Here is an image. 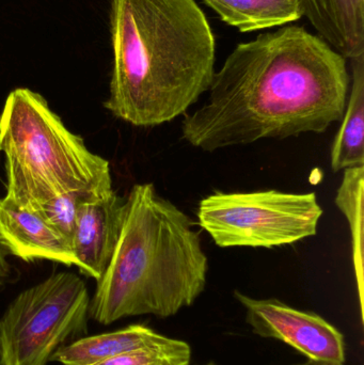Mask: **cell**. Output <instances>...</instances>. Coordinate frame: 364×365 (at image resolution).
<instances>
[{"instance_id":"1","label":"cell","mask_w":364,"mask_h":365,"mask_svg":"<svg viewBox=\"0 0 364 365\" xmlns=\"http://www.w3.org/2000/svg\"><path fill=\"white\" fill-rule=\"evenodd\" d=\"M350 86L342 53L306 28L282 26L235 47L214 75L207 102L186 115L182 136L214 152L322 134L343 118Z\"/></svg>"},{"instance_id":"2","label":"cell","mask_w":364,"mask_h":365,"mask_svg":"<svg viewBox=\"0 0 364 365\" xmlns=\"http://www.w3.org/2000/svg\"><path fill=\"white\" fill-rule=\"evenodd\" d=\"M113 46L104 107L139 128L169 123L209 91L213 30L196 0H111Z\"/></svg>"},{"instance_id":"3","label":"cell","mask_w":364,"mask_h":365,"mask_svg":"<svg viewBox=\"0 0 364 365\" xmlns=\"http://www.w3.org/2000/svg\"><path fill=\"white\" fill-rule=\"evenodd\" d=\"M207 272L209 259L189 217L160 197L152 182L134 185L89 317L102 325L139 315L168 319L194 304L207 287Z\"/></svg>"},{"instance_id":"4","label":"cell","mask_w":364,"mask_h":365,"mask_svg":"<svg viewBox=\"0 0 364 365\" xmlns=\"http://www.w3.org/2000/svg\"><path fill=\"white\" fill-rule=\"evenodd\" d=\"M4 156V197L21 210L38 212L59 195L113 190L108 160L92 153L41 94L17 88L0 115Z\"/></svg>"},{"instance_id":"5","label":"cell","mask_w":364,"mask_h":365,"mask_svg":"<svg viewBox=\"0 0 364 365\" xmlns=\"http://www.w3.org/2000/svg\"><path fill=\"white\" fill-rule=\"evenodd\" d=\"M91 298L73 272L51 274L19 293L0 317V365H47L88 331Z\"/></svg>"},{"instance_id":"6","label":"cell","mask_w":364,"mask_h":365,"mask_svg":"<svg viewBox=\"0 0 364 365\" xmlns=\"http://www.w3.org/2000/svg\"><path fill=\"white\" fill-rule=\"evenodd\" d=\"M323 215L314 192H215L203 197L198 223L220 248H274L316 235Z\"/></svg>"},{"instance_id":"7","label":"cell","mask_w":364,"mask_h":365,"mask_svg":"<svg viewBox=\"0 0 364 365\" xmlns=\"http://www.w3.org/2000/svg\"><path fill=\"white\" fill-rule=\"evenodd\" d=\"M234 296L245 309L246 323L256 336L286 343L310 361L345 364L343 334L320 315L297 310L274 298L256 299L239 291Z\"/></svg>"},{"instance_id":"8","label":"cell","mask_w":364,"mask_h":365,"mask_svg":"<svg viewBox=\"0 0 364 365\" xmlns=\"http://www.w3.org/2000/svg\"><path fill=\"white\" fill-rule=\"evenodd\" d=\"M124 204L113 189L79 207L72 248L85 276L98 281L106 270L119 240Z\"/></svg>"},{"instance_id":"9","label":"cell","mask_w":364,"mask_h":365,"mask_svg":"<svg viewBox=\"0 0 364 365\" xmlns=\"http://www.w3.org/2000/svg\"><path fill=\"white\" fill-rule=\"evenodd\" d=\"M0 245L9 255L28 263L49 261L81 268L72 247L38 212L21 210L4 197H0Z\"/></svg>"},{"instance_id":"10","label":"cell","mask_w":364,"mask_h":365,"mask_svg":"<svg viewBox=\"0 0 364 365\" xmlns=\"http://www.w3.org/2000/svg\"><path fill=\"white\" fill-rule=\"evenodd\" d=\"M318 36L346 59L364 55V0H299Z\"/></svg>"},{"instance_id":"11","label":"cell","mask_w":364,"mask_h":365,"mask_svg":"<svg viewBox=\"0 0 364 365\" xmlns=\"http://www.w3.org/2000/svg\"><path fill=\"white\" fill-rule=\"evenodd\" d=\"M169 340L170 338L157 334L152 328L138 324L108 334L83 336L60 349L51 358V362L93 365L134 349L165 344Z\"/></svg>"},{"instance_id":"12","label":"cell","mask_w":364,"mask_h":365,"mask_svg":"<svg viewBox=\"0 0 364 365\" xmlns=\"http://www.w3.org/2000/svg\"><path fill=\"white\" fill-rule=\"evenodd\" d=\"M352 62L350 92L341 128L331 148L333 173L364 167V55Z\"/></svg>"},{"instance_id":"13","label":"cell","mask_w":364,"mask_h":365,"mask_svg":"<svg viewBox=\"0 0 364 365\" xmlns=\"http://www.w3.org/2000/svg\"><path fill=\"white\" fill-rule=\"evenodd\" d=\"M222 21L241 32L282 27L303 16L299 0H203Z\"/></svg>"},{"instance_id":"14","label":"cell","mask_w":364,"mask_h":365,"mask_svg":"<svg viewBox=\"0 0 364 365\" xmlns=\"http://www.w3.org/2000/svg\"><path fill=\"white\" fill-rule=\"evenodd\" d=\"M364 167L345 169L336 195V205L343 212L352 233L353 261L361 287L364 257Z\"/></svg>"},{"instance_id":"15","label":"cell","mask_w":364,"mask_h":365,"mask_svg":"<svg viewBox=\"0 0 364 365\" xmlns=\"http://www.w3.org/2000/svg\"><path fill=\"white\" fill-rule=\"evenodd\" d=\"M190 359L189 344L170 339L165 344L134 349L93 365H189Z\"/></svg>"},{"instance_id":"16","label":"cell","mask_w":364,"mask_h":365,"mask_svg":"<svg viewBox=\"0 0 364 365\" xmlns=\"http://www.w3.org/2000/svg\"><path fill=\"white\" fill-rule=\"evenodd\" d=\"M106 193H66L51 200L36 212H38L45 221L72 247L77 215L81 204L88 200L102 197Z\"/></svg>"},{"instance_id":"17","label":"cell","mask_w":364,"mask_h":365,"mask_svg":"<svg viewBox=\"0 0 364 365\" xmlns=\"http://www.w3.org/2000/svg\"><path fill=\"white\" fill-rule=\"evenodd\" d=\"M8 255L0 245V289L4 287L12 277V266L9 263Z\"/></svg>"},{"instance_id":"18","label":"cell","mask_w":364,"mask_h":365,"mask_svg":"<svg viewBox=\"0 0 364 365\" xmlns=\"http://www.w3.org/2000/svg\"><path fill=\"white\" fill-rule=\"evenodd\" d=\"M292 365H333V364H321V362L310 361V360H308L307 362H303V364H292Z\"/></svg>"},{"instance_id":"19","label":"cell","mask_w":364,"mask_h":365,"mask_svg":"<svg viewBox=\"0 0 364 365\" xmlns=\"http://www.w3.org/2000/svg\"><path fill=\"white\" fill-rule=\"evenodd\" d=\"M205 365H218V364H215V362L211 361V362H209V364H207Z\"/></svg>"}]
</instances>
